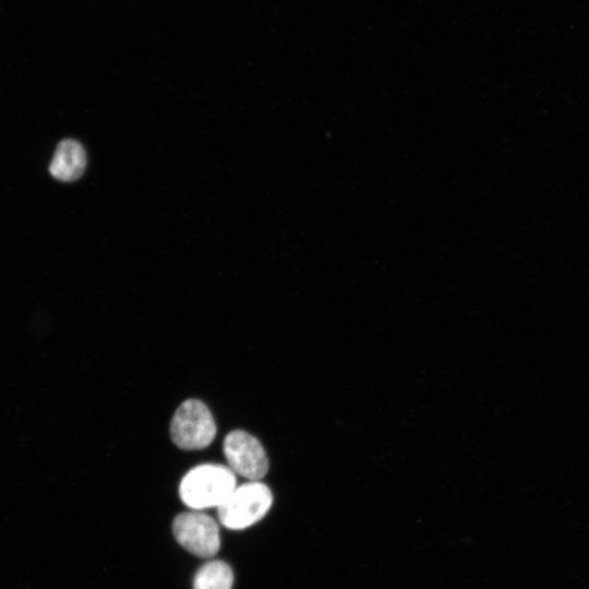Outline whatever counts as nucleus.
<instances>
[{"label": "nucleus", "instance_id": "obj_1", "mask_svg": "<svg viewBox=\"0 0 589 589\" xmlns=\"http://www.w3.org/2000/svg\"><path fill=\"white\" fill-rule=\"evenodd\" d=\"M236 473L219 464H203L192 468L182 478L179 494L193 510L218 508L237 486Z\"/></svg>", "mask_w": 589, "mask_h": 589}, {"label": "nucleus", "instance_id": "obj_2", "mask_svg": "<svg viewBox=\"0 0 589 589\" xmlns=\"http://www.w3.org/2000/svg\"><path fill=\"white\" fill-rule=\"evenodd\" d=\"M273 503L269 488L261 481L236 486L217 508L220 524L228 529H244L262 519Z\"/></svg>", "mask_w": 589, "mask_h": 589}, {"label": "nucleus", "instance_id": "obj_3", "mask_svg": "<svg viewBox=\"0 0 589 589\" xmlns=\"http://www.w3.org/2000/svg\"><path fill=\"white\" fill-rule=\"evenodd\" d=\"M216 435V424L208 407L199 399L184 400L170 422L172 442L182 449H202Z\"/></svg>", "mask_w": 589, "mask_h": 589}, {"label": "nucleus", "instance_id": "obj_4", "mask_svg": "<svg viewBox=\"0 0 589 589\" xmlns=\"http://www.w3.org/2000/svg\"><path fill=\"white\" fill-rule=\"evenodd\" d=\"M172 532L181 546L199 557H212L219 550L218 525L202 512L179 514L172 522Z\"/></svg>", "mask_w": 589, "mask_h": 589}, {"label": "nucleus", "instance_id": "obj_5", "mask_svg": "<svg viewBox=\"0 0 589 589\" xmlns=\"http://www.w3.org/2000/svg\"><path fill=\"white\" fill-rule=\"evenodd\" d=\"M228 467L249 481H260L268 471V458L261 442L242 430L229 432L223 445Z\"/></svg>", "mask_w": 589, "mask_h": 589}, {"label": "nucleus", "instance_id": "obj_6", "mask_svg": "<svg viewBox=\"0 0 589 589\" xmlns=\"http://www.w3.org/2000/svg\"><path fill=\"white\" fill-rule=\"evenodd\" d=\"M86 167V154L83 146L74 140L61 141L51 159L49 171L60 181H74L79 179Z\"/></svg>", "mask_w": 589, "mask_h": 589}, {"label": "nucleus", "instance_id": "obj_7", "mask_svg": "<svg viewBox=\"0 0 589 589\" xmlns=\"http://www.w3.org/2000/svg\"><path fill=\"white\" fill-rule=\"evenodd\" d=\"M233 574L228 564L223 561H211L204 564L195 574L194 589H231Z\"/></svg>", "mask_w": 589, "mask_h": 589}]
</instances>
